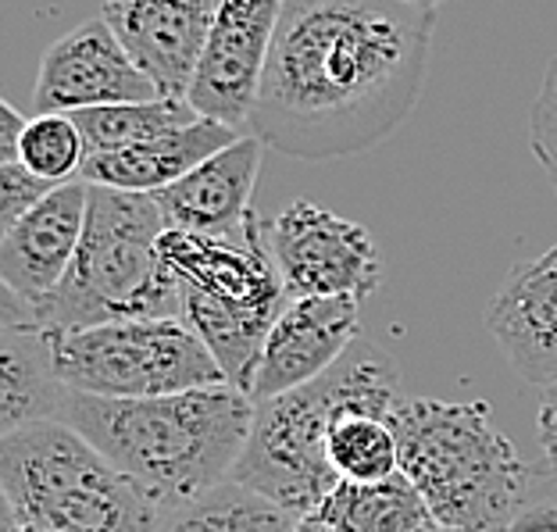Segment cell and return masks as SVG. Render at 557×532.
<instances>
[{"mask_svg":"<svg viewBox=\"0 0 557 532\" xmlns=\"http://www.w3.org/2000/svg\"><path fill=\"white\" fill-rule=\"evenodd\" d=\"M433 22L408 0H286L250 136L300 161L379 147L422 97Z\"/></svg>","mask_w":557,"mask_h":532,"instance_id":"1","label":"cell"},{"mask_svg":"<svg viewBox=\"0 0 557 532\" xmlns=\"http://www.w3.org/2000/svg\"><path fill=\"white\" fill-rule=\"evenodd\" d=\"M258 404L233 383L111 400L65 386L54 422L72 425L164 511L222 486L247 447Z\"/></svg>","mask_w":557,"mask_h":532,"instance_id":"2","label":"cell"},{"mask_svg":"<svg viewBox=\"0 0 557 532\" xmlns=\"http://www.w3.org/2000/svg\"><path fill=\"white\" fill-rule=\"evenodd\" d=\"M389 422L400 443V472L440 525L511 532L533 493V472L493 422L486 400L404 397Z\"/></svg>","mask_w":557,"mask_h":532,"instance_id":"3","label":"cell"},{"mask_svg":"<svg viewBox=\"0 0 557 532\" xmlns=\"http://www.w3.org/2000/svg\"><path fill=\"white\" fill-rule=\"evenodd\" d=\"M400 400L394 358L372 344H354L322 379L258 404L247 447L230 479L294 518H308L344 483L329 461V429L336 411L344 404H369L394 415Z\"/></svg>","mask_w":557,"mask_h":532,"instance_id":"4","label":"cell"},{"mask_svg":"<svg viewBox=\"0 0 557 532\" xmlns=\"http://www.w3.org/2000/svg\"><path fill=\"white\" fill-rule=\"evenodd\" d=\"M169 233L154 194L90 186L79 255L54 294L29 308L47 336L122 319H183V286L161 258Z\"/></svg>","mask_w":557,"mask_h":532,"instance_id":"5","label":"cell"},{"mask_svg":"<svg viewBox=\"0 0 557 532\" xmlns=\"http://www.w3.org/2000/svg\"><path fill=\"white\" fill-rule=\"evenodd\" d=\"M4 532H158L164 508L65 422L0 440Z\"/></svg>","mask_w":557,"mask_h":532,"instance_id":"6","label":"cell"},{"mask_svg":"<svg viewBox=\"0 0 557 532\" xmlns=\"http://www.w3.org/2000/svg\"><path fill=\"white\" fill-rule=\"evenodd\" d=\"M161 258L183 286V322L205 339L225 383L250 394L264 339L289 304L264 219L255 214L239 236L169 230Z\"/></svg>","mask_w":557,"mask_h":532,"instance_id":"7","label":"cell"},{"mask_svg":"<svg viewBox=\"0 0 557 532\" xmlns=\"http://www.w3.org/2000/svg\"><path fill=\"white\" fill-rule=\"evenodd\" d=\"M54 375L75 394L136 400L222 386L225 375L183 319H122L50 336Z\"/></svg>","mask_w":557,"mask_h":532,"instance_id":"8","label":"cell"},{"mask_svg":"<svg viewBox=\"0 0 557 532\" xmlns=\"http://www.w3.org/2000/svg\"><path fill=\"white\" fill-rule=\"evenodd\" d=\"M275 269L289 300L300 297H350L364 300L379 289L383 258L369 230L297 200L272 222H264Z\"/></svg>","mask_w":557,"mask_h":532,"instance_id":"9","label":"cell"},{"mask_svg":"<svg viewBox=\"0 0 557 532\" xmlns=\"http://www.w3.org/2000/svg\"><path fill=\"white\" fill-rule=\"evenodd\" d=\"M286 0H222L186 100L200 119L250 125Z\"/></svg>","mask_w":557,"mask_h":532,"instance_id":"10","label":"cell"},{"mask_svg":"<svg viewBox=\"0 0 557 532\" xmlns=\"http://www.w3.org/2000/svg\"><path fill=\"white\" fill-rule=\"evenodd\" d=\"M158 90L147 72L119 40L104 15L86 18L47 47L33 90L36 115H72L86 108L154 100Z\"/></svg>","mask_w":557,"mask_h":532,"instance_id":"11","label":"cell"},{"mask_svg":"<svg viewBox=\"0 0 557 532\" xmlns=\"http://www.w3.org/2000/svg\"><path fill=\"white\" fill-rule=\"evenodd\" d=\"M361 304L350 297H300L289 300L264 339L250 397L255 404L283 397L322 379L358 344Z\"/></svg>","mask_w":557,"mask_h":532,"instance_id":"12","label":"cell"},{"mask_svg":"<svg viewBox=\"0 0 557 532\" xmlns=\"http://www.w3.org/2000/svg\"><path fill=\"white\" fill-rule=\"evenodd\" d=\"M222 0H104L100 15L154 83L158 97H186Z\"/></svg>","mask_w":557,"mask_h":532,"instance_id":"13","label":"cell"},{"mask_svg":"<svg viewBox=\"0 0 557 532\" xmlns=\"http://www.w3.org/2000/svg\"><path fill=\"white\" fill-rule=\"evenodd\" d=\"M86 208H90V183H61L0 236V283L25 308H40L65 283L83 244Z\"/></svg>","mask_w":557,"mask_h":532,"instance_id":"14","label":"cell"},{"mask_svg":"<svg viewBox=\"0 0 557 532\" xmlns=\"http://www.w3.org/2000/svg\"><path fill=\"white\" fill-rule=\"evenodd\" d=\"M483 322L518 375L536 386L557 383V244L511 264Z\"/></svg>","mask_w":557,"mask_h":532,"instance_id":"15","label":"cell"},{"mask_svg":"<svg viewBox=\"0 0 557 532\" xmlns=\"http://www.w3.org/2000/svg\"><path fill=\"white\" fill-rule=\"evenodd\" d=\"M261 139L239 136L219 150L186 180L161 189L158 205L169 230L205 233V236H239L255 219V183L261 169Z\"/></svg>","mask_w":557,"mask_h":532,"instance_id":"16","label":"cell"},{"mask_svg":"<svg viewBox=\"0 0 557 532\" xmlns=\"http://www.w3.org/2000/svg\"><path fill=\"white\" fill-rule=\"evenodd\" d=\"M65 394L54 375V347L36 325L33 311L8 294L0 300V429L15 433L33 422H50Z\"/></svg>","mask_w":557,"mask_h":532,"instance_id":"17","label":"cell"},{"mask_svg":"<svg viewBox=\"0 0 557 532\" xmlns=\"http://www.w3.org/2000/svg\"><path fill=\"white\" fill-rule=\"evenodd\" d=\"M236 139L239 133L230 129V125L197 119L194 125L154 136L129 150L86 158L79 180H86L90 186L129 189V194H161V189H169L172 183L186 180L189 172L200 169V164L219 154V150L236 144Z\"/></svg>","mask_w":557,"mask_h":532,"instance_id":"18","label":"cell"},{"mask_svg":"<svg viewBox=\"0 0 557 532\" xmlns=\"http://www.w3.org/2000/svg\"><path fill=\"white\" fill-rule=\"evenodd\" d=\"M314 518L336 532H429L440 525L404 472L386 483H339Z\"/></svg>","mask_w":557,"mask_h":532,"instance_id":"19","label":"cell"},{"mask_svg":"<svg viewBox=\"0 0 557 532\" xmlns=\"http://www.w3.org/2000/svg\"><path fill=\"white\" fill-rule=\"evenodd\" d=\"M389 411L344 404L329 429V461L344 483H386L400 475V443Z\"/></svg>","mask_w":557,"mask_h":532,"instance_id":"20","label":"cell"},{"mask_svg":"<svg viewBox=\"0 0 557 532\" xmlns=\"http://www.w3.org/2000/svg\"><path fill=\"white\" fill-rule=\"evenodd\" d=\"M197 119L200 115L186 97H154V100H133V104L72 111V122L79 125V133H83L86 158L129 150L154 136L194 125Z\"/></svg>","mask_w":557,"mask_h":532,"instance_id":"21","label":"cell"},{"mask_svg":"<svg viewBox=\"0 0 557 532\" xmlns=\"http://www.w3.org/2000/svg\"><path fill=\"white\" fill-rule=\"evenodd\" d=\"M297 525L300 518L225 479L222 486L164 511L158 532H297Z\"/></svg>","mask_w":557,"mask_h":532,"instance_id":"22","label":"cell"},{"mask_svg":"<svg viewBox=\"0 0 557 532\" xmlns=\"http://www.w3.org/2000/svg\"><path fill=\"white\" fill-rule=\"evenodd\" d=\"M18 161L33 175L50 183H72V175H83L86 144L72 115H33L25 125Z\"/></svg>","mask_w":557,"mask_h":532,"instance_id":"23","label":"cell"},{"mask_svg":"<svg viewBox=\"0 0 557 532\" xmlns=\"http://www.w3.org/2000/svg\"><path fill=\"white\" fill-rule=\"evenodd\" d=\"M529 147L557 194V58L550 61L533 108H529Z\"/></svg>","mask_w":557,"mask_h":532,"instance_id":"24","label":"cell"},{"mask_svg":"<svg viewBox=\"0 0 557 532\" xmlns=\"http://www.w3.org/2000/svg\"><path fill=\"white\" fill-rule=\"evenodd\" d=\"M54 186L61 183L40 180V175H33L22 161L0 164V236H4L11 225H18Z\"/></svg>","mask_w":557,"mask_h":532,"instance_id":"25","label":"cell"},{"mask_svg":"<svg viewBox=\"0 0 557 532\" xmlns=\"http://www.w3.org/2000/svg\"><path fill=\"white\" fill-rule=\"evenodd\" d=\"M511 532H557V475L547 472V479H533L522 515L511 525Z\"/></svg>","mask_w":557,"mask_h":532,"instance_id":"26","label":"cell"},{"mask_svg":"<svg viewBox=\"0 0 557 532\" xmlns=\"http://www.w3.org/2000/svg\"><path fill=\"white\" fill-rule=\"evenodd\" d=\"M536 440H540V454H543L547 472L557 475V383L543 386L540 411H536Z\"/></svg>","mask_w":557,"mask_h":532,"instance_id":"27","label":"cell"},{"mask_svg":"<svg viewBox=\"0 0 557 532\" xmlns=\"http://www.w3.org/2000/svg\"><path fill=\"white\" fill-rule=\"evenodd\" d=\"M25 125H29V119H22L18 111L8 104V100H0V164L18 161Z\"/></svg>","mask_w":557,"mask_h":532,"instance_id":"28","label":"cell"},{"mask_svg":"<svg viewBox=\"0 0 557 532\" xmlns=\"http://www.w3.org/2000/svg\"><path fill=\"white\" fill-rule=\"evenodd\" d=\"M297 532H336L333 525H325L322 518H314V515H308V518H300V525H297Z\"/></svg>","mask_w":557,"mask_h":532,"instance_id":"29","label":"cell"},{"mask_svg":"<svg viewBox=\"0 0 557 532\" xmlns=\"http://www.w3.org/2000/svg\"><path fill=\"white\" fill-rule=\"evenodd\" d=\"M408 4H414V8H425V11H436V4H443V0H408Z\"/></svg>","mask_w":557,"mask_h":532,"instance_id":"30","label":"cell"},{"mask_svg":"<svg viewBox=\"0 0 557 532\" xmlns=\"http://www.w3.org/2000/svg\"><path fill=\"white\" fill-rule=\"evenodd\" d=\"M429 532H458V529H447V525H433Z\"/></svg>","mask_w":557,"mask_h":532,"instance_id":"31","label":"cell"}]
</instances>
